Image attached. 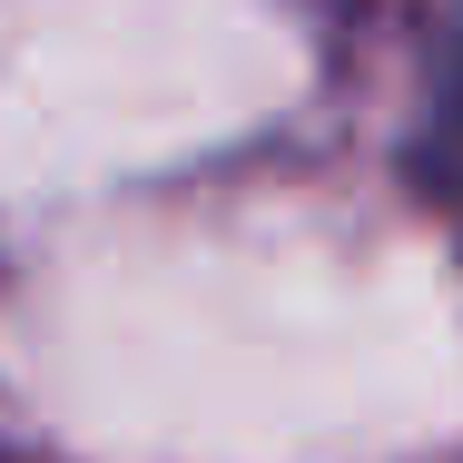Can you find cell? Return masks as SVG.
<instances>
[{"mask_svg": "<svg viewBox=\"0 0 463 463\" xmlns=\"http://www.w3.org/2000/svg\"><path fill=\"white\" fill-rule=\"evenodd\" d=\"M414 187L463 237V10L434 40V80H424V118H414Z\"/></svg>", "mask_w": 463, "mask_h": 463, "instance_id": "6da1fadb", "label": "cell"}]
</instances>
